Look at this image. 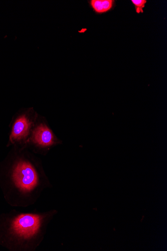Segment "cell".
I'll return each mask as SVG.
<instances>
[{
    "label": "cell",
    "mask_w": 167,
    "mask_h": 251,
    "mask_svg": "<svg viewBox=\"0 0 167 251\" xmlns=\"http://www.w3.org/2000/svg\"><path fill=\"white\" fill-rule=\"evenodd\" d=\"M39 116L33 108L19 112L11 123L9 143L23 147L27 146Z\"/></svg>",
    "instance_id": "7a4b0ae2"
},
{
    "label": "cell",
    "mask_w": 167,
    "mask_h": 251,
    "mask_svg": "<svg viewBox=\"0 0 167 251\" xmlns=\"http://www.w3.org/2000/svg\"><path fill=\"white\" fill-rule=\"evenodd\" d=\"M8 175L11 185L21 194H27L36 189L43 176L41 168L36 162L24 155L15 159Z\"/></svg>",
    "instance_id": "6da1fadb"
},
{
    "label": "cell",
    "mask_w": 167,
    "mask_h": 251,
    "mask_svg": "<svg viewBox=\"0 0 167 251\" xmlns=\"http://www.w3.org/2000/svg\"><path fill=\"white\" fill-rule=\"evenodd\" d=\"M89 3L95 13L101 14L110 11L115 1L113 0H91Z\"/></svg>",
    "instance_id": "5b68a950"
},
{
    "label": "cell",
    "mask_w": 167,
    "mask_h": 251,
    "mask_svg": "<svg viewBox=\"0 0 167 251\" xmlns=\"http://www.w3.org/2000/svg\"><path fill=\"white\" fill-rule=\"evenodd\" d=\"M131 2L134 4L136 12L138 14L144 12L143 9L144 8L147 3L146 0H132Z\"/></svg>",
    "instance_id": "8992f818"
},
{
    "label": "cell",
    "mask_w": 167,
    "mask_h": 251,
    "mask_svg": "<svg viewBox=\"0 0 167 251\" xmlns=\"http://www.w3.org/2000/svg\"><path fill=\"white\" fill-rule=\"evenodd\" d=\"M62 144L50 127L46 119L39 115L27 146L38 151H48Z\"/></svg>",
    "instance_id": "277c9868"
},
{
    "label": "cell",
    "mask_w": 167,
    "mask_h": 251,
    "mask_svg": "<svg viewBox=\"0 0 167 251\" xmlns=\"http://www.w3.org/2000/svg\"><path fill=\"white\" fill-rule=\"evenodd\" d=\"M43 218L38 215L20 214L14 217L9 223L8 234L15 240L31 239L39 232Z\"/></svg>",
    "instance_id": "3957f363"
}]
</instances>
